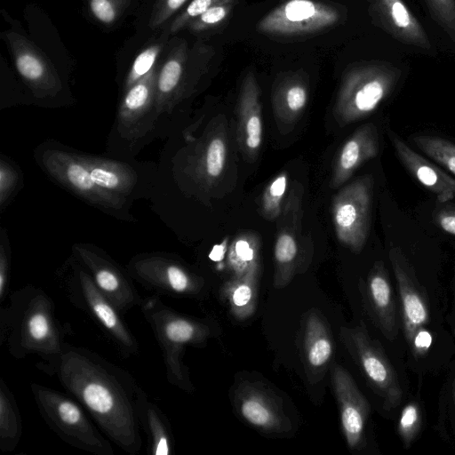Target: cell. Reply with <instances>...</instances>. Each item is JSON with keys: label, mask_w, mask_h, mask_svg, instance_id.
Returning <instances> with one entry per match:
<instances>
[{"label": "cell", "mask_w": 455, "mask_h": 455, "mask_svg": "<svg viewBox=\"0 0 455 455\" xmlns=\"http://www.w3.org/2000/svg\"><path fill=\"white\" fill-rule=\"evenodd\" d=\"M372 185L364 176L343 188L333 199L332 219L338 239L355 252L364 246L371 220Z\"/></svg>", "instance_id": "7a4b0ae2"}, {"label": "cell", "mask_w": 455, "mask_h": 455, "mask_svg": "<svg viewBox=\"0 0 455 455\" xmlns=\"http://www.w3.org/2000/svg\"><path fill=\"white\" fill-rule=\"evenodd\" d=\"M259 238L254 233L240 234L229 249V261L237 269L252 267L259 250Z\"/></svg>", "instance_id": "e0dca14e"}, {"label": "cell", "mask_w": 455, "mask_h": 455, "mask_svg": "<svg viewBox=\"0 0 455 455\" xmlns=\"http://www.w3.org/2000/svg\"><path fill=\"white\" fill-rule=\"evenodd\" d=\"M395 154L421 185L430 190L441 203L455 198V179L411 149L396 133L387 131Z\"/></svg>", "instance_id": "ba28073f"}, {"label": "cell", "mask_w": 455, "mask_h": 455, "mask_svg": "<svg viewBox=\"0 0 455 455\" xmlns=\"http://www.w3.org/2000/svg\"><path fill=\"white\" fill-rule=\"evenodd\" d=\"M308 99L306 84L295 75L283 77L275 86L273 108L277 120L291 124L304 110Z\"/></svg>", "instance_id": "4fadbf2b"}, {"label": "cell", "mask_w": 455, "mask_h": 455, "mask_svg": "<svg viewBox=\"0 0 455 455\" xmlns=\"http://www.w3.org/2000/svg\"><path fill=\"white\" fill-rule=\"evenodd\" d=\"M411 140L429 158L455 175V143L430 135H415Z\"/></svg>", "instance_id": "2e32d148"}, {"label": "cell", "mask_w": 455, "mask_h": 455, "mask_svg": "<svg viewBox=\"0 0 455 455\" xmlns=\"http://www.w3.org/2000/svg\"><path fill=\"white\" fill-rule=\"evenodd\" d=\"M166 336L174 342H186L194 334L193 326L184 320H175L168 323Z\"/></svg>", "instance_id": "1f68e13d"}, {"label": "cell", "mask_w": 455, "mask_h": 455, "mask_svg": "<svg viewBox=\"0 0 455 455\" xmlns=\"http://www.w3.org/2000/svg\"><path fill=\"white\" fill-rule=\"evenodd\" d=\"M96 280L100 287L108 291H115L118 287L117 278L107 270L100 271Z\"/></svg>", "instance_id": "ab89813d"}, {"label": "cell", "mask_w": 455, "mask_h": 455, "mask_svg": "<svg viewBox=\"0 0 455 455\" xmlns=\"http://www.w3.org/2000/svg\"><path fill=\"white\" fill-rule=\"evenodd\" d=\"M332 382L340 408L343 431L348 446L353 449L363 442L370 404L349 373L339 365L333 368Z\"/></svg>", "instance_id": "8992f818"}, {"label": "cell", "mask_w": 455, "mask_h": 455, "mask_svg": "<svg viewBox=\"0 0 455 455\" xmlns=\"http://www.w3.org/2000/svg\"><path fill=\"white\" fill-rule=\"evenodd\" d=\"M93 310L105 326L110 329L116 326L117 318L112 308L108 304L101 301H96L93 304Z\"/></svg>", "instance_id": "e575fe53"}, {"label": "cell", "mask_w": 455, "mask_h": 455, "mask_svg": "<svg viewBox=\"0 0 455 455\" xmlns=\"http://www.w3.org/2000/svg\"><path fill=\"white\" fill-rule=\"evenodd\" d=\"M252 296L251 286L249 283H240L232 294V301L236 307H243L248 304Z\"/></svg>", "instance_id": "74e56055"}, {"label": "cell", "mask_w": 455, "mask_h": 455, "mask_svg": "<svg viewBox=\"0 0 455 455\" xmlns=\"http://www.w3.org/2000/svg\"><path fill=\"white\" fill-rule=\"evenodd\" d=\"M83 395L86 404L94 411L106 413L112 409V395L101 385L89 384L84 387Z\"/></svg>", "instance_id": "4316f807"}, {"label": "cell", "mask_w": 455, "mask_h": 455, "mask_svg": "<svg viewBox=\"0 0 455 455\" xmlns=\"http://www.w3.org/2000/svg\"><path fill=\"white\" fill-rule=\"evenodd\" d=\"M225 252V248L223 245L215 246L210 254V258L214 261H220L222 259Z\"/></svg>", "instance_id": "60d3db41"}, {"label": "cell", "mask_w": 455, "mask_h": 455, "mask_svg": "<svg viewBox=\"0 0 455 455\" xmlns=\"http://www.w3.org/2000/svg\"><path fill=\"white\" fill-rule=\"evenodd\" d=\"M369 307L379 329L390 341L397 334L396 304L389 275L382 261H377L367 278Z\"/></svg>", "instance_id": "8fae6325"}, {"label": "cell", "mask_w": 455, "mask_h": 455, "mask_svg": "<svg viewBox=\"0 0 455 455\" xmlns=\"http://www.w3.org/2000/svg\"><path fill=\"white\" fill-rule=\"evenodd\" d=\"M4 36L19 73L31 86L43 91L60 87L52 64L39 48L16 32H8Z\"/></svg>", "instance_id": "9c48e42d"}, {"label": "cell", "mask_w": 455, "mask_h": 455, "mask_svg": "<svg viewBox=\"0 0 455 455\" xmlns=\"http://www.w3.org/2000/svg\"><path fill=\"white\" fill-rule=\"evenodd\" d=\"M188 0H157L149 20L151 28H156L165 22Z\"/></svg>", "instance_id": "f546056e"}, {"label": "cell", "mask_w": 455, "mask_h": 455, "mask_svg": "<svg viewBox=\"0 0 455 455\" xmlns=\"http://www.w3.org/2000/svg\"><path fill=\"white\" fill-rule=\"evenodd\" d=\"M371 10L383 29L397 40L424 50L431 48L426 31L403 0H371Z\"/></svg>", "instance_id": "30bf717a"}, {"label": "cell", "mask_w": 455, "mask_h": 455, "mask_svg": "<svg viewBox=\"0 0 455 455\" xmlns=\"http://www.w3.org/2000/svg\"><path fill=\"white\" fill-rule=\"evenodd\" d=\"M157 455H166L168 454V446L166 440L164 438H161L156 445V451L155 452Z\"/></svg>", "instance_id": "b9f144b4"}, {"label": "cell", "mask_w": 455, "mask_h": 455, "mask_svg": "<svg viewBox=\"0 0 455 455\" xmlns=\"http://www.w3.org/2000/svg\"><path fill=\"white\" fill-rule=\"evenodd\" d=\"M433 343V336L426 328L418 329L408 343L414 356L421 357L427 355Z\"/></svg>", "instance_id": "4dcf8cb0"}, {"label": "cell", "mask_w": 455, "mask_h": 455, "mask_svg": "<svg viewBox=\"0 0 455 455\" xmlns=\"http://www.w3.org/2000/svg\"><path fill=\"white\" fill-rule=\"evenodd\" d=\"M59 414L61 419L68 424L77 423L81 417L79 409L69 402L60 403L59 406Z\"/></svg>", "instance_id": "f35d334b"}, {"label": "cell", "mask_w": 455, "mask_h": 455, "mask_svg": "<svg viewBox=\"0 0 455 455\" xmlns=\"http://www.w3.org/2000/svg\"><path fill=\"white\" fill-rule=\"evenodd\" d=\"M339 19V10L326 3L287 0L262 17L257 30L275 36H302L329 28Z\"/></svg>", "instance_id": "3957f363"}, {"label": "cell", "mask_w": 455, "mask_h": 455, "mask_svg": "<svg viewBox=\"0 0 455 455\" xmlns=\"http://www.w3.org/2000/svg\"><path fill=\"white\" fill-rule=\"evenodd\" d=\"M243 418L254 426L268 427L275 423V417L269 406L259 396L245 397L241 403Z\"/></svg>", "instance_id": "ffe728a7"}, {"label": "cell", "mask_w": 455, "mask_h": 455, "mask_svg": "<svg viewBox=\"0 0 455 455\" xmlns=\"http://www.w3.org/2000/svg\"><path fill=\"white\" fill-rule=\"evenodd\" d=\"M437 225L444 232L455 236V209H442L435 214Z\"/></svg>", "instance_id": "836d02e7"}, {"label": "cell", "mask_w": 455, "mask_h": 455, "mask_svg": "<svg viewBox=\"0 0 455 455\" xmlns=\"http://www.w3.org/2000/svg\"><path fill=\"white\" fill-rule=\"evenodd\" d=\"M237 2L218 4L193 20L187 28L193 32H202L217 28L230 15Z\"/></svg>", "instance_id": "44dd1931"}, {"label": "cell", "mask_w": 455, "mask_h": 455, "mask_svg": "<svg viewBox=\"0 0 455 455\" xmlns=\"http://www.w3.org/2000/svg\"><path fill=\"white\" fill-rule=\"evenodd\" d=\"M226 156L227 147L223 138H213L208 144L204 157V171L209 178L215 179L221 174Z\"/></svg>", "instance_id": "cb8c5ba5"}, {"label": "cell", "mask_w": 455, "mask_h": 455, "mask_svg": "<svg viewBox=\"0 0 455 455\" xmlns=\"http://www.w3.org/2000/svg\"><path fill=\"white\" fill-rule=\"evenodd\" d=\"M297 254L294 236L287 232H279L275 244V258L278 265L286 266L293 261Z\"/></svg>", "instance_id": "83f0119b"}, {"label": "cell", "mask_w": 455, "mask_h": 455, "mask_svg": "<svg viewBox=\"0 0 455 455\" xmlns=\"http://www.w3.org/2000/svg\"><path fill=\"white\" fill-rule=\"evenodd\" d=\"M29 332L36 339H42L47 336L49 325L42 314L34 315L29 321Z\"/></svg>", "instance_id": "d590c367"}, {"label": "cell", "mask_w": 455, "mask_h": 455, "mask_svg": "<svg viewBox=\"0 0 455 455\" xmlns=\"http://www.w3.org/2000/svg\"><path fill=\"white\" fill-rule=\"evenodd\" d=\"M452 395H453V401L455 403V378L452 383Z\"/></svg>", "instance_id": "7bdbcfd3"}, {"label": "cell", "mask_w": 455, "mask_h": 455, "mask_svg": "<svg viewBox=\"0 0 455 455\" xmlns=\"http://www.w3.org/2000/svg\"><path fill=\"white\" fill-rule=\"evenodd\" d=\"M342 336L370 384L383 399L384 406L392 410L400 405L403 390L395 369L379 344L369 336L364 325L342 329Z\"/></svg>", "instance_id": "277c9868"}, {"label": "cell", "mask_w": 455, "mask_h": 455, "mask_svg": "<svg viewBox=\"0 0 455 455\" xmlns=\"http://www.w3.org/2000/svg\"><path fill=\"white\" fill-rule=\"evenodd\" d=\"M260 90L255 75L249 71L241 85L237 114V135L245 159L254 160L262 141Z\"/></svg>", "instance_id": "52a82bcc"}, {"label": "cell", "mask_w": 455, "mask_h": 455, "mask_svg": "<svg viewBox=\"0 0 455 455\" xmlns=\"http://www.w3.org/2000/svg\"><path fill=\"white\" fill-rule=\"evenodd\" d=\"M91 177L97 187L103 188H116L120 186V178L109 169L97 166L91 171Z\"/></svg>", "instance_id": "d6a6232c"}, {"label": "cell", "mask_w": 455, "mask_h": 455, "mask_svg": "<svg viewBox=\"0 0 455 455\" xmlns=\"http://www.w3.org/2000/svg\"><path fill=\"white\" fill-rule=\"evenodd\" d=\"M433 19L455 43V0H425Z\"/></svg>", "instance_id": "7402d4cb"}, {"label": "cell", "mask_w": 455, "mask_h": 455, "mask_svg": "<svg viewBox=\"0 0 455 455\" xmlns=\"http://www.w3.org/2000/svg\"><path fill=\"white\" fill-rule=\"evenodd\" d=\"M379 151V133L373 124L359 127L344 143L334 163L332 185L346 182L363 163L376 157Z\"/></svg>", "instance_id": "7c38bea8"}, {"label": "cell", "mask_w": 455, "mask_h": 455, "mask_svg": "<svg viewBox=\"0 0 455 455\" xmlns=\"http://www.w3.org/2000/svg\"><path fill=\"white\" fill-rule=\"evenodd\" d=\"M94 17L104 24H111L123 12L127 0H88Z\"/></svg>", "instance_id": "484cf974"}, {"label": "cell", "mask_w": 455, "mask_h": 455, "mask_svg": "<svg viewBox=\"0 0 455 455\" xmlns=\"http://www.w3.org/2000/svg\"><path fill=\"white\" fill-rule=\"evenodd\" d=\"M399 71L382 63H366L353 67L344 75L334 107L340 124L365 118L377 109L391 93Z\"/></svg>", "instance_id": "6da1fadb"}, {"label": "cell", "mask_w": 455, "mask_h": 455, "mask_svg": "<svg viewBox=\"0 0 455 455\" xmlns=\"http://www.w3.org/2000/svg\"><path fill=\"white\" fill-rule=\"evenodd\" d=\"M66 176L71 185L82 191L91 192L97 188L91 172L82 164L71 163L66 170Z\"/></svg>", "instance_id": "f1b7e54d"}, {"label": "cell", "mask_w": 455, "mask_h": 455, "mask_svg": "<svg viewBox=\"0 0 455 455\" xmlns=\"http://www.w3.org/2000/svg\"><path fill=\"white\" fill-rule=\"evenodd\" d=\"M422 424L421 411L415 402L408 403L401 411L397 430L403 447L408 449L419 435Z\"/></svg>", "instance_id": "d6986e66"}, {"label": "cell", "mask_w": 455, "mask_h": 455, "mask_svg": "<svg viewBox=\"0 0 455 455\" xmlns=\"http://www.w3.org/2000/svg\"><path fill=\"white\" fill-rule=\"evenodd\" d=\"M287 182V173L281 172L266 187L261 197V212L267 220H272L278 217Z\"/></svg>", "instance_id": "ac0fdd59"}, {"label": "cell", "mask_w": 455, "mask_h": 455, "mask_svg": "<svg viewBox=\"0 0 455 455\" xmlns=\"http://www.w3.org/2000/svg\"><path fill=\"white\" fill-rule=\"evenodd\" d=\"M332 345L322 321L312 316L308 319L306 330V354L312 367H321L330 359Z\"/></svg>", "instance_id": "9a60e30c"}, {"label": "cell", "mask_w": 455, "mask_h": 455, "mask_svg": "<svg viewBox=\"0 0 455 455\" xmlns=\"http://www.w3.org/2000/svg\"><path fill=\"white\" fill-rule=\"evenodd\" d=\"M167 276L172 288L177 291H184L188 283L185 273L177 267H170L167 270Z\"/></svg>", "instance_id": "8d00e7d4"}, {"label": "cell", "mask_w": 455, "mask_h": 455, "mask_svg": "<svg viewBox=\"0 0 455 455\" xmlns=\"http://www.w3.org/2000/svg\"><path fill=\"white\" fill-rule=\"evenodd\" d=\"M162 46L163 44L159 43L151 44L136 57L127 77V86L133 85L154 68Z\"/></svg>", "instance_id": "603a6c76"}, {"label": "cell", "mask_w": 455, "mask_h": 455, "mask_svg": "<svg viewBox=\"0 0 455 455\" xmlns=\"http://www.w3.org/2000/svg\"><path fill=\"white\" fill-rule=\"evenodd\" d=\"M188 60V50L186 42L179 43L170 51L156 76V92L159 99L168 98L178 89Z\"/></svg>", "instance_id": "5bb4252c"}, {"label": "cell", "mask_w": 455, "mask_h": 455, "mask_svg": "<svg viewBox=\"0 0 455 455\" xmlns=\"http://www.w3.org/2000/svg\"><path fill=\"white\" fill-rule=\"evenodd\" d=\"M237 1L238 0H192L173 20L170 27V32L174 34L182 28H187L193 20L218 4Z\"/></svg>", "instance_id": "d4e9b609"}, {"label": "cell", "mask_w": 455, "mask_h": 455, "mask_svg": "<svg viewBox=\"0 0 455 455\" xmlns=\"http://www.w3.org/2000/svg\"><path fill=\"white\" fill-rule=\"evenodd\" d=\"M388 256L397 283L404 336L409 343L415 331L429 322L427 296L401 248L392 246Z\"/></svg>", "instance_id": "5b68a950"}]
</instances>
